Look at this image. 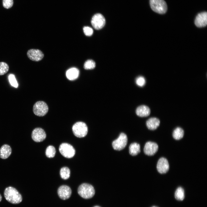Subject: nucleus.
Wrapping results in <instances>:
<instances>
[{
	"label": "nucleus",
	"instance_id": "nucleus-20",
	"mask_svg": "<svg viewBox=\"0 0 207 207\" xmlns=\"http://www.w3.org/2000/svg\"><path fill=\"white\" fill-rule=\"evenodd\" d=\"M184 135L183 129L180 127H177L173 131L172 136L176 140H178L182 138Z\"/></svg>",
	"mask_w": 207,
	"mask_h": 207
},
{
	"label": "nucleus",
	"instance_id": "nucleus-28",
	"mask_svg": "<svg viewBox=\"0 0 207 207\" xmlns=\"http://www.w3.org/2000/svg\"><path fill=\"white\" fill-rule=\"evenodd\" d=\"M13 0H3V6L5 8L8 9L13 5Z\"/></svg>",
	"mask_w": 207,
	"mask_h": 207
},
{
	"label": "nucleus",
	"instance_id": "nucleus-32",
	"mask_svg": "<svg viewBox=\"0 0 207 207\" xmlns=\"http://www.w3.org/2000/svg\"><path fill=\"white\" fill-rule=\"evenodd\" d=\"M152 207H156V206H152Z\"/></svg>",
	"mask_w": 207,
	"mask_h": 207
},
{
	"label": "nucleus",
	"instance_id": "nucleus-19",
	"mask_svg": "<svg viewBox=\"0 0 207 207\" xmlns=\"http://www.w3.org/2000/svg\"><path fill=\"white\" fill-rule=\"evenodd\" d=\"M140 152V147L139 144L137 143H131L129 146V152L133 156L138 154Z\"/></svg>",
	"mask_w": 207,
	"mask_h": 207
},
{
	"label": "nucleus",
	"instance_id": "nucleus-2",
	"mask_svg": "<svg viewBox=\"0 0 207 207\" xmlns=\"http://www.w3.org/2000/svg\"><path fill=\"white\" fill-rule=\"evenodd\" d=\"M78 194L85 199H89L92 198L95 195V190L91 185L87 183L81 184L78 189Z\"/></svg>",
	"mask_w": 207,
	"mask_h": 207
},
{
	"label": "nucleus",
	"instance_id": "nucleus-1",
	"mask_svg": "<svg viewBox=\"0 0 207 207\" xmlns=\"http://www.w3.org/2000/svg\"><path fill=\"white\" fill-rule=\"evenodd\" d=\"M4 195L6 200L12 204H18L22 201L21 194L16 188L11 186L5 189Z\"/></svg>",
	"mask_w": 207,
	"mask_h": 207
},
{
	"label": "nucleus",
	"instance_id": "nucleus-23",
	"mask_svg": "<svg viewBox=\"0 0 207 207\" xmlns=\"http://www.w3.org/2000/svg\"><path fill=\"white\" fill-rule=\"evenodd\" d=\"M56 150L55 147L52 145H49L47 148L45 154L49 158L53 157L55 154Z\"/></svg>",
	"mask_w": 207,
	"mask_h": 207
},
{
	"label": "nucleus",
	"instance_id": "nucleus-25",
	"mask_svg": "<svg viewBox=\"0 0 207 207\" xmlns=\"http://www.w3.org/2000/svg\"><path fill=\"white\" fill-rule=\"evenodd\" d=\"M95 66V62L92 60H88L84 63V68L86 70L92 69L94 68Z\"/></svg>",
	"mask_w": 207,
	"mask_h": 207
},
{
	"label": "nucleus",
	"instance_id": "nucleus-24",
	"mask_svg": "<svg viewBox=\"0 0 207 207\" xmlns=\"http://www.w3.org/2000/svg\"><path fill=\"white\" fill-rule=\"evenodd\" d=\"M9 67L8 64L4 62H0V75L6 74L9 71Z\"/></svg>",
	"mask_w": 207,
	"mask_h": 207
},
{
	"label": "nucleus",
	"instance_id": "nucleus-3",
	"mask_svg": "<svg viewBox=\"0 0 207 207\" xmlns=\"http://www.w3.org/2000/svg\"><path fill=\"white\" fill-rule=\"evenodd\" d=\"M150 3L152 9L154 12L160 14L166 12L167 6L164 0H150Z\"/></svg>",
	"mask_w": 207,
	"mask_h": 207
},
{
	"label": "nucleus",
	"instance_id": "nucleus-27",
	"mask_svg": "<svg viewBox=\"0 0 207 207\" xmlns=\"http://www.w3.org/2000/svg\"><path fill=\"white\" fill-rule=\"evenodd\" d=\"M136 83L138 86L142 87L145 84V79L143 76H139L136 79Z\"/></svg>",
	"mask_w": 207,
	"mask_h": 207
},
{
	"label": "nucleus",
	"instance_id": "nucleus-8",
	"mask_svg": "<svg viewBox=\"0 0 207 207\" xmlns=\"http://www.w3.org/2000/svg\"><path fill=\"white\" fill-rule=\"evenodd\" d=\"M91 23L95 29L99 30L104 26L106 20L104 17L101 14L98 13L95 14L93 16Z\"/></svg>",
	"mask_w": 207,
	"mask_h": 207
},
{
	"label": "nucleus",
	"instance_id": "nucleus-10",
	"mask_svg": "<svg viewBox=\"0 0 207 207\" xmlns=\"http://www.w3.org/2000/svg\"><path fill=\"white\" fill-rule=\"evenodd\" d=\"M31 137L34 141L39 142L44 140L45 139L46 135L45 132L42 129L36 128L32 131Z\"/></svg>",
	"mask_w": 207,
	"mask_h": 207
},
{
	"label": "nucleus",
	"instance_id": "nucleus-15",
	"mask_svg": "<svg viewBox=\"0 0 207 207\" xmlns=\"http://www.w3.org/2000/svg\"><path fill=\"white\" fill-rule=\"evenodd\" d=\"M160 123V120L156 117H151L146 121V124L147 128L151 130L156 129L159 126Z\"/></svg>",
	"mask_w": 207,
	"mask_h": 207
},
{
	"label": "nucleus",
	"instance_id": "nucleus-6",
	"mask_svg": "<svg viewBox=\"0 0 207 207\" xmlns=\"http://www.w3.org/2000/svg\"><path fill=\"white\" fill-rule=\"evenodd\" d=\"M59 150L63 156L68 158L73 157L75 153V150L74 147L67 143L61 144L59 146Z\"/></svg>",
	"mask_w": 207,
	"mask_h": 207
},
{
	"label": "nucleus",
	"instance_id": "nucleus-29",
	"mask_svg": "<svg viewBox=\"0 0 207 207\" xmlns=\"http://www.w3.org/2000/svg\"><path fill=\"white\" fill-rule=\"evenodd\" d=\"M83 31L84 34L87 36H91L93 33V29L89 26H84L83 28Z\"/></svg>",
	"mask_w": 207,
	"mask_h": 207
},
{
	"label": "nucleus",
	"instance_id": "nucleus-18",
	"mask_svg": "<svg viewBox=\"0 0 207 207\" xmlns=\"http://www.w3.org/2000/svg\"><path fill=\"white\" fill-rule=\"evenodd\" d=\"M79 72L76 68H72L68 70L66 72V75L67 78L70 80H74L78 77Z\"/></svg>",
	"mask_w": 207,
	"mask_h": 207
},
{
	"label": "nucleus",
	"instance_id": "nucleus-5",
	"mask_svg": "<svg viewBox=\"0 0 207 207\" xmlns=\"http://www.w3.org/2000/svg\"><path fill=\"white\" fill-rule=\"evenodd\" d=\"M48 110V106L43 101H38L34 103L33 106V111L34 114L39 116H42L45 115L47 112Z\"/></svg>",
	"mask_w": 207,
	"mask_h": 207
},
{
	"label": "nucleus",
	"instance_id": "nucleus-4",
	"mask_svg": "<svg viewBox=\"0 0 207 207\" xmlns=\"http://www.w3.org/2000/svg\"><path fill=\"white\" fill-rule=\"evenodd\" d=\"M72 130L75 136L79 138L85 137L88 132V127L86 124L82 122H78L72 126Z\"/></svg>",
	"mask_w": 207,
	"mask_h": 207
},
{
	"label": "nucleus",
	"instance_id": "nucleus-31",
	"mask_svg": "<svg viewBox=\"0 0 207 207\" xmlns=\"http://www.w3.org/2000/svg\"><path fill=\"white\" fill-rule=\"evenodd\" d=\"M93 207H100L99 206H95Z\"/></svg>",
	"mask_w": 207,
	"mask_h": 207
},
{
	"label": "nucleus",
	"instance_id": "nucleus-21",
	"mask_svg": "<svg viewBox=\"0 0 207 207\" xmlns=\"http://www.w3.org/2000/svg\"><path fill=\"white\" fill-rule=\"evenodd\" d=\"M175 199L180 201H182L184 198V191L181 187H178L176 190L175 194Z\"/></svg>",
	"mask_w": 207,
	"mask_h": 207
},
{
	"label": "nucleus",
	"instance_id": "nucleus-7",
	"mask_svg": "<svg viewBox=\"0 0 207 207\" xmlns=\"http://www.w3.org/2000/svg\"><path fill=\"white\" fill-rule=\"evenodd\" d=\"M127 140V135L124 133H121L117 139L112 142L113 148L118 151L123 149L126 145Z\"/></svg>",
	"mask_w": 207,
	"mask_h": 207
},
{
	"label": "nucleus",
	"instance_id": "nucleus-12",
	"mask_svg": "<svg viewBox=\"0 0 207 207\" xmlns=\"http://www.w3.org/2000/svg\"><path fill=\"white\" fill-rule=\"evenodd\" d=\"M158 148V145L156 143L148 141L146 143L145 145L144 152L145 154L148 156H153L157 151Z\"/></svg>",
	"mask_w": 207,
	"mask_h": 207
},
{
	"label": "nucleus",
	"instance_id": "nucleus-9",
	"mask_svg": "<svg viewBox=\"0 0 207 207\" xmlns=\"http://www.w3.org/2000/svg\"><path fill=\"white\" fill-rule=\"evenodd\" d=\"M28 57L31 60L38 62L42 60L44 57V54L40 50L32 49L28 50L27 52Z\"/></svg>",
	"mask_w": 207,
	"mask_h": 207
},
{
	"label": "nucleus",
	"instance_id": "nucleus-16",
	"mask_svg": "<svg viewBox=\"0 0 207 207\" xmlns=\"http://www.w3.org/2000/svg\"><path fill=\"white\" fill-rule=\"evenodd\" d=\"M151 112L150 108L146 105H142L138 106L136 109V113L137 115L140 117H146L148 116Z\"/></svg>",
	"mask_w": 207,
	"mask_h": 207
},
{
	"label": "nucleus",
	"instance_id": "nucleus-22",
	"mask_svg": "<svg viewBox=\"0 0 207 207\" xmlns=\"http://www.w3.org/2000/svg\"><path fill=\"white\" fill-rule=\"evenodd\" d=\"M60 174L61 177L64 179H67L70 176V171L69 168L66 167L62 168L60 170Z\"/></svg>",
	"mask_w": 207,
	"mask_h": 207
},
{
	"label": "nucleus",
	"instance_id": "nucleus-30",
	"mask_svg": "<svg viewBox=\"0 0 207 207\" xmlns=\"http://www.w3.org/2000/svg\"><path fill=\"white\" fill-rule=\"evenodd\" d=\"M2 196L0 194V202L1 201V200H2Z\"/></svg>",
	"mask_w": 207,
	"mask_h": 207
},
{
	"label": "nucleus",
	"instance_id": "nucleus-17",
	"mask_svg": "<svg viewBox=\"0 0 207 207\" xmlns=\"http://www.w3.org/2000/svg\"><path fill=\"white\" fill-rule=\"evenodd\" d=\"M12 153L10 146L7 144L3 145L0 148V157L3 159L7 158Z\"/></svg>",
	"mask_w": 207,
	"mask_h": 207
},
{
	"label": "nucleus",
	"instance_id": "nucleus-11",
	"mask_svg": "<svg viewBox=\"0 0 207 207\" xmlns=\"http://www.w3.org/2000/svg\"><path fill=\"white\" fill-rule=\"evenodd\" d=\"M57 192L60 198L65 200L70 198L72 194V190L68 186L63 185L58 188Z\"/></svg>",
	"mask_w": 207,
	"mask_h": 207
},
{
	"label": "nucleus",
	"instance_id": "nucleus-14",
	"mask_svg": "<svg viewBox=\"0 0 207 207\" xmlns=\"http://www.w3.org/2000/svg\"><path fill=\"white\" fill-rule=\"evenodd\" d=\"M157 168L158 171L161 174L167 172L169 169V165L167 160L163 157L160 158L158 162Z\"/></svg>",
	"mask_w": 207,
	"mask_h": 207
},
{
	"label": "nucleus",
	"instance_id": "nucleus-13",
	"mask_svg": "<svg viewBox=\"0 0 207 207\" xmlns=\"http://www.w3.org/2000/svg\"><path fill=\"white\" fill-rule=\"evenodd\" d=\"M195 24L198 27H203L207 24V13L204 12L198 14L196 17Z\"/></svg>",
	"mask_w": 207,
	"mask_h": 207
},
{
	"label": "nucleus",
	"instance_id": "nucleus-26",
	"mask_svg": "<svg viewBox=\"0 0 207 207\" xmlns=\"http://www.w3.org/2000/svg\"><path fill=\"white\" fill-rule=\"evenodd\" d=\"M9 79L10 83L12 86L15 88L18 87V82L14 74H9Z\"/></svg>",
	"mask_w": 207,
	"mask_h": 207
}]
</instances>
